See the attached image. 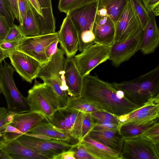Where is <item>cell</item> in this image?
I'll list each match as a JSON object with an SVG mask.
<instances>
[{
    "instance_id": "7c38bea8",
    "label": "cell",
    "mask_w": 159,
    "mask_h": 159,
    "mask_svg": "<svg viewBox=\"0 0 159 159\" xmlns=\"http://www.w3.org/2000/svg\"><path fill=\"white\" fill-rule=\"evenodd\" d=\"M115 43L124 41L143 30L130 0L115 25Z\"/></svg>"
},
{
    "instance_id": "8992f818",
    "label": "cell",
    "mask_w": 159,
    "mask_h": 159,
    "mask_svg": "<svg viewBox=\"0 0 159 159\" xmlns=\"http://www.w3.org/2000/svg\"><path fill=\"white\" fill-rule=\"evenodd\" d=\"M0 62V92L5 98L9 111L19 113L30 111L27 98L17 88L13 78L15 70L3 61Z\"/></svg>"
},
{
    "instance_id": "5bb4252c",
    "label": "cell",
    "mask_w": 159,
    "mask_h": 159,
    "mask_svg": "<svg viewBox=\"0 0 159 159\" xmlns=\"http://www.w3.org/2000/svg\"><path fill=\"white\" fill-rule=\"evenodd\" d=\"M142 32L143 30L131 39L123 42L114 43L111 46L109 60L111 61L114 66L119 67L139 50Z\"/></svg>"
},
{
    "instance_id": "8fae6325",
    "label": "cell",
    "mask_w": 159,
    "mask_h": 159,
    "mask_svg": "<svg viewBox=\"0 0 159 159\" xmlns=\"http://www.w3.org/2000/svg\"><path fill=\"white\" fill-rule=\"evenodd\" d=\"M58 39V32L32 36H25L16 48V50L25 53L43 65L49 60L46 50L52 43Z\"/></svg>"
},
{
    "instance_id": "ffe728a7",
    "label": "cell",
    "mask_w": 159,
    "mask_h": 159,
    "mask_svg": "<svg viewBox=\"0 0 159 159\" xmlns=\"http://www.w3.org/2000/svg\"><path fill=\"white\" fill-rule=\"evenodd\" d=\"M0 149L6 152L10 159H47L24 146L17 139L8 142L0 140Z\"/></svg>"
},
{
    "instance_id": "cb8c5ba5",
    "label": "cell",
    "mask_w": 159,
    "mask_h": 159,
    "mask_svg": "<svg viewBox=\"0 0 159 159\" xmlns=\"http://www.w3.org/2000/svg\"><path fill=\"white\" fill-rule=\"evenodd\" d=\"M129 0H98L97 13L107 16L115 25Z\"/></svg>"
},
{
    "instance_id": "277c9868",
    "label": "cell",
    "mask_w": 159,
    "mask_h": 159,
    "mask_svg": "<svg viewBox=\"0 0 159 159\" xmlns=\"http://www.w3.org/2000/svg\"><path fill=\"white\" fill-rule=\"evenodd\" d=\"M28 93L26 98L30 111L41 113L47 122L58 109L63 107L59 97L48 84L35 79L33 87Z\"/></svg>"
},
{
    "instance_id": "e0dca14e",
    "label": "cell",
    "mask_w": 159,
    "mask_h": 159,
    "mask_svg": "<svg viewBox=\"0 0 159 159\" xmlns=\"http://www.w3.org/2000/svg\"><path fill=\"white\" fill-rule=\"evenodd\" d=\"M95 43L111 46L115 43V24L107 16L97 13L93 28Z\"/></svg>"
},
{
    "instance_id": "6da1fadb",
    "label": "cell",
    "mask_w": 159,
    "mask_h": 159,
    "mask_svg": "<svg viewBox=\"0 0 159 159\" xmlns=\"http://www.w3.org/2000/svg\"><path fill=\"white\" fill-rule=\"evenodd\" d=\"M82 98L105 111L119 116L140 107L130 101L122 91L97 76L84 78Z\"/></svg>"
},
{
    "instance_id": "8d00e7d4",
    "label": "cell",
    "mask_w": 159,
    "mask_h": 159,
    "mask_svg": "<svg viewBox=\"0 0 159 159\" xmlns=\"http://www.w3.org/2000/svg\"><path fill=\"white\" fill-rule=\"evenodd\" d=\"M72 149L75 152V159H94L86 148L80 143L75 144Z\"/></svg>"
},
{
    "instance_id": "ab89813d",
    "label": "cell",
    "mask_w": 159,
    "mask_h": 159,
    "mask_svg": "<svg viewBox=\"0 0 159 159\" xmlns=\"http://www.w3.org/2000/svg\"><path fill=\"white\" fill-rule=\"evenodd\" d=\"M120 124L110 123H96L93 130L115 129H119Z\"/></svg>"
},
{
    "instance_id": "1f68e13d",
    "label": "cell",
    "mask_w": 159,
    "mask_h": 159,
    "mask_svg": "<svg viewBox=\"0 0 159 159\" xmlns=\"http://www.w3.org/2000/svg\"><path fill=\"white\" fill-rule=\"evenodd\" d=\"M23 39L13 41H0V62L3 61L6 58L9 57Z\"/></svg>"
},
{
    "instance_id": "d6986e66",
    "label": "cell",
    "mask_w": 159,
    "mask_h": 159,
    "mask_svg": "<svg viewBox=\"0 0 159 159\" xmlns=\"http://www.w3.org/2000/svg\"><path fill=\"white\" fill-rule=\"evenodd\" d=\"M65 77L69 96L80 97L84 84V77L74 62L73 57L66 58Z\"/></svg>"
},
{
    "instance_id": "2e32d148",
    "label": "cell",
    "mask_w": 159,
    "mask_h": 159,
    "mask_svg": "<svg viewBox=\"0 0 159 159\" xmlns=\"http://www.w3.org/2000/svg\"><path fill=\"white\" fill-rule=\"evenodd\" d=\"M159 110V99L152 98L143 106L118 116L120 125L129 122L143 124L152 121L158 116Z\"/></svg>"
},
{
    "instance_id": "7402d4cb",
    "label": "cell",
    "mask_w": 159,
    "mask_h": 159,
    "mask_svg": "<svg viewBox=\"0 0 159 159\" xmlns=\"http://www.w3.org/2000/svg\"><path fill=\"white\" fill-rule=\"evenodd\" d=\"M44 120L45 117L41 113L30 111L16 114L10 125L24 134L35 128Z\"/></svg>"
},
{
    "instance_id": "30bf717a",
    "label": "cell",
    "mask_w": 159,
    "mask_h": 159,
    "mask_svg": "<svg viewBox=\"0 0 159 159\" xmlns=\"http://www.w3.org/2000/svg\"><path fill=\"white\" fill-rule=\"evenodd\" d=\"M120 154L122 159H159L153 141L143 135L124 139Z\"/></svg>"
},
{
    "instance_id": "816d5d0a",
    "label": "cell",
    "mask_w": 159,
    "mask_h": 159,
    "mask_svg": "<svg viewBox=\"0 0 159 159\" xmlns=\"http://www.w3.org/2000/svg\"><path fill=\"white\" fill-rule=\"evenodd\" d=\"M154 145L159 156V142H154Z\"/></svg>"
},
{
    "instance_id": "4316f807",
    "label": "cell",
    "mask_w": 159,
    "mask_h": 159,
    "mask_svg": "<svg viewBox=\"0 0 159 159\" xmlns=\"http://www.w3.org/2000/svg\"><path fill=\"white\" fill-rule=\"evenodd\" d=\"M27 133L43 135L52 139L64 141L69 143L71 140L76 141L68 134L60 130L47 122H42L37 127Z\"/></svg>"
},
{
    "instance_id": "11a10c76",
    "label": "cell",
    "mask_w": 159,
    "mask_h": 159,
    "mask_svg": "<svg viewBox=\"0 0 159 159\" xmlns=\"http://www.w3.org/2000/svg\"><path fill=\"white\" fill-rule=\"evenodd\" d=\"M158 99H159V98H158ZM158 116H159V115H158Z\"/></svg>"
},
{
    "instance_id": "f907efd6",
    "label": "cell",
    "mask_w": 159,
    "mask_h": 159,
    "mask_svg": "<svg viewBox=\"0 0 159 159\" xmlns=\"http://www.w3.org/2000/svg\"><path fill=\"white\" fill-rule=\"evenodd\" d=\"M149 137L154 142H159V135L151 136Z\"/></svg>"
},
{
    "instance_id": "603a6c76",
    "label": "cell",
    "mask_w": 159,
    "mask_h": 159,
    "mask_svg": "<svg viewBox=\"0 0 159 159\" xmlns=\"http://www.w3.org/2000/svg\"><path fill=\"white\" fill-rule=\"evenodd\" d=\"M94 159H122L121 154L86 136L80 143Z\"/></svg>"
},
{
    "instance_id": "f5cc1de1",
    "label": "cell",
    "mask_w": 159,
    "mask_h": 159,
    "mask_svg": "<svg viewBox=\"0 0 159 159\" xmlns=\"http://www.w3.org/2000/svg\"><path fill=\"white\" fill-rule=\"evenodd\" d=\"M153 121L155 124L159 123V116L153 120Z\"/></svg>"
},
{
    "instance_id": "4fadbf2b",
    "label": "cell",
    "mask_w": 159,
    "mask_h": 159,
    "mask_svg": "<svg viewBox=\"0 0 159 159\" xmlns=\"http://www.w3.org/2000/svg\"><path fill=\"white\" fill-rule=\"evenodd\" d=\"M15 71L27 82L31 84L38 78L42 64L28 55L15 50L9 57Z\"/></svg>"
},
{
    "instance_id": "e575fe53",
    "label": "cell",
    "mask_w": 159,
    "mask_h": 159,
    "mask_svg": "<svg viewBox=\"0 0 159 159\" xmlns=\"http://www.w3.org/2000/svg\"><path fill=\"white\" fill-rule=\"evenodd\" d=\"M96 123L90 113H84L82 127L81 141L93 129Z\"/></svg>"
},
{
    "instance_id": "7a4b0ae2",
    "label": "cell",
    "mask_w": 159,
    "mask_h": 159,
    "mask_svg": "<svg viewBox=\"0 0 159 159\" xmlns=\"http://www.w3.org/2000/svg\"><path fill=\"white\" fill-rule=\"evenodd\" d=\"M132 102L141 107L159 94V65L134 79L111 83Z\"/></svg>"
},
{
    "instance_id": "9c48e42d",
    "label": "cell",
    "mask_w": 159,
    "mask_h": 159,
    "mask_svg": "<svg viewBox=\"0 0 159 159\" xmlns=\"http://www.w3.org/2000/svg\"><path fill=\"white\" fill-rule=\"evenodd\" d=\"M17 139L24 146L47 159H55L60 153L71 150L75 144L62 140L39 139L23 134Z\"/></svg>"
},
{
    "instance_id": "f6af8a7d",
    "label": "cell",
    "mask_w": 159,
    "mask_h": 159,
    "mask_svg": "<svg viewBox=\"0 0 159 159\" xmlns=\"http://www.w3.org/2000/svg\"><path fill=\"white\" fill-rule=\"evenodd\" d=\"M30 3L39 15V23H40L43 17L42 11L38 0H29Z\"/></svg>"
},
{
    "instance_id": "d6a6232c",
    "label": "cell",
    "mask_w": 159,
    "mask_h": 159,
    "mask_svg": "<svg viewBox=\"0 0 159 159\" xmlns=\"http://www.w3.org/2000/svg\"><path fill=\"white\" fill-rule=\"evenodd\" d=\"M0 15L6 20L11 27L14 24L15 16L8 0H0Z\"/></svg>"
},
{
    "instance_id": "f35d334b",
    "label": "cell",
    "mask_w": 159,
    "mask_h": 159,
    "mask_svg": "<svg viewBox=\"0 0 159 159\" xmlns=\"http://www.w3.org/2000/svg\"><path fill=\"white\" fill-rule=\"evenodd\" d=\"M11 27L6 20L0 15V41L5 39Z\"/></svg>"
},
{
    "instance_id": "b9f144b4",
    "label": "cell",
    "mask_w": 159,
    "mask_h": 159,
    "mask_svg": "<svg viewBox=\"0 0 159 159\" xmlns=\"http://www.w3.org/2000/svg\"><path fill=\"white\" fill-rule=\"evenodd\" d=\"M145 8L150 13L153 12L155 7L159 3V0H142Z\"/></svg>"
},
{
    "instance_id": "4dcf8cb0",
    "label": "cell",
    "mask_w": 159,
    "mask_h": 159,
    "mask_svg": "<svg viewBox=\"0 0 159 159\" xmlns=\"http://www.w3.org/2000/svg\"><path fill=\"white\" fill-rule=\"evenodd\" d=\"M130 0L143 30L148 20L150 13L145 8L142 0Z\"/></svg>"
},
{
    "instance_id": "d4e9b609",
    "label": "cell",
    "mask_w": 159,
    "mask_h": 159,
    "mask_svg": "<svg viewBox=\"0 0 159 159\" xmlns=\"http://www.w3.org/2000/svg\"><path fill=\"white\" fill-rule=\"evenodd\" d=\"M43 17L39 23L40 35L56 32L55 20L53 15L51 0H38Z\"/></svg>"
},
{
    "instance_id": "f546056e",
    "label": "cell",
    "mask_w": 159,
    "mask_h": 159,
    "mask_svg": "<svg viewBox=\"0 0 159 159\" xmlns=\"http://www.w3.org/2000/svg\"><path fill=\"white\" fill-rule=\"evenodd\" d=\"M98 0H59L58 8L61 12L67 14L69 11Z\"/></svg>"
},
{
    "instance_id": "484cf974",
    "label": "cell",
    "mask_w": 159,
    "mask_h": 159,
    "mask_svg": "<svg viewBox=\"0 0 159 159\" xmlns=\"http://www.w3.org/2000/svg\"><path fill=\"white\" fill-rule=\"evenodd\" d=\"M18 26L22 34L25 36L40 35L39 15L31 3L22 23Z\"/></svg>"
},
{
    "instance_id": "5b68a950",
    "label": "cell",
    "mask_w": 159,
    "mask_h": 159,
    "mask_svg": "<svg viewBox=\"0 0 159 159\" xmlns=\"http://www.w3.org/2000/svg\"><path fill=\"white\" fill-rule=\"evenodd\" d=\"M98 6V1L71 10L67 14L77 32L80 52L95 43V37L93 28Z\"/></svg>"
},
{
    "instance_id": "52a82bcc",
    "label": "cell",
    "mask_w": 159,
    "mask_h": 159,
    "mask_svg": "<svg viewBox=\"0 0 159 159\" xmlns=\"http://www.w3.org/2000/svg\"><path fill=\"white\" fill-rule=\"evenodd\" d=\"M111 46L95 43L86 48L73 59L75 65L83 77L99 64L109 60Z\"/></svg>"
},
{
    "instance_id": "7bdbcfd3",
    "label": "cell",
    "mask_w": 159,
    "mask_h": 159,
    "mask_svg": "<svg viewBox=\"0 0 159 159\" xmlns=\"http://www.w3.org/2000/svg\"><path fill=\"white\" fill-rule=\"evenodd\" d=\"M9 114L8 109L4 107L0 108V131L4 125L6 120Z\"/></svg>"
},
{
    "instance_id": "83f0119b",
    "label": "cell",
    "mask_w": 159,
    "mask_h": 159,
    "mask_svg": "<svg viewBox=\"0 0 159 159\" xmlns=\"http://www.w3.org/2000/svg\"><path fill=\"white\" fill-rule=\"evenodd\" d=\"M155 125L153 120L140 124L129 122L120 125L119 130L124 139L134 138L143 135Z\"/></svg>"
},
{
    "instance_id": "9a60e30c",
    "label": "cell",
    "mask_w": 159,
    "mask_h": 159,
    "mask_svg": "<svg viewBox=\"0 0 159 159\" xmlns=\"http://www.w3.org/2000/svg\"><path fill=\"white\" fill-rule=\"evenodd\" d=\"M58 32L59 42L66 57H73L79 49V38L76 30L68 14Z\"/></svg>"
},
{
    "instance_id": "60d3db41",
    "label": "cell",
    "mask_w": 159,
    "mask_h": 159,
    "mask_svg": "<svg viewBox=\"0 0 159 159\" xmlns=\"http://www.w3.org/2000/svg\"><path fill=\"white\" fill-rule=\"evenodd\" d=\"M59 43L58 40L57 39L52 43L47 48L45 52L46 55L49 60L55 53Z\"/></svg>"
},
{
    "instance_id": "bcb514c9",
    "label": "cell",
    "mask_w": 159,
    "mask_h": 159,
    "mask_svg": "<svg viewBox=\"0 0 159 159\" xmlns=\"http://www.w3.org/2000/svg\"><path fill=\"white\" fill-rule=\"evenodd\" d=\"M159 135V123L155 125L146 132L143 135L150 137Z\"/></svg>"
},
{
    "instance_id": "836d02e7",
    "label": "cell",
    "mask_w": 159,
    "mask_h": 159,
    "mask_svg": "<svg viewBox=\"0 0 159 159\" xmlns=\"http://www.w3.org/2000/svg\"><path fill=\"white\" fill-rule=\"evenodd\" d=\"M96 123H110L120 124L118 116L105 111L90 113Z\"/></svg>"
},
{
    "instance_id": "ac0fdd59",
    "label": "cell",
    "mask_w": 159,
    "mask_h": 159,
    "mask_svg": "<svg viewBox=\"0 0 159 159\" xmlns=\"http://www.w3.org/2000/svg\"><path fill=\"white\" fill-rule=\"evenodd\" d=\"M153 12L144 29L141 37L139 50L144 55L154 52L159 45V28Z\"/></svg>"
},
{
    "instance_id": "3957f363",
    "label": "cell",
    "mask_w": 159,
    "mask_h": 159,
    "mask_svg": "<svg viewBox=\"0 0 159 159\" xmlns=\"http://www.w3.org/2000/svg\"><path fill=\"white\" fill-rule=\"evenodd\" d=\"M64 50L57 48L55 53L49 61L43 65L38 78L51 85L59 97L63 107L66 106L69 96L65 77L66 58Z\"/></svg>"
},
{
    "instance_id": "d590c367",
    "label": "cell",
    "mask_w": 159,
    "mask_h": 159,
    "mask_svg": "<svg viewBox=\"0 0 159 159\" xmlns=\"http://www.w3.org/2000/svg\"><path fill=\"white\" fill-rule=\"evenodd\" d=\"M25 36L22 33L18 26L13 24L5 39L0 41H13L23 39Z\"/></svg>"
},
{
    "instance_id": "74e56055",
    "label": "cell",
    "mask_w": 159,
    "mask_h": 159,
    "mask_svg": "<svg viewBox=\"0 0 159 159\" xmlns=\"http://www.w3.org/2000/svg\"><path fill=\"white\" fill-rule=\"evenodd\" d=\"M30 3L29 0H18L19 17L18 21L21 24L25 17Z\"/></svg>"
},
{
    "instance_id": "ba28073f",
    "label": "cell",
    "mask_w": 159,
    "mask_h": 159,
    "mask_svg": "<svg viewBox=\"0 0 159 159\" xmlns=\"http://www.w3.org/2000/svg\"><path fill=\"white\" fill-rule=\"evenodd\" d=\"M84 113L66 107L58 109L48 122L68 134L74 140L80 143Z\"/></svg>"
},
{
    "instance_id": "ee69618b",
    "label": "cell",
    "mask_w": 159,
    "mask_h": 159,
    "mask_svg": "<svg viewBox=\"0 0 159 159\" xmlns=\"http://www.w3.org/2000/svg\"><path fill=\"white\" fill-rule=\"evenodd\" d=\"M75 153L74 151L72 148L59 154L55 159H75L74 156Z\"/></svg>"
},
{
    "instance_id": "db71d44e",
    "label": "cell",
    "mask_w": 159,
    "mask_h": 159,
    "mask_svg": "<svg viewBox=\"0 0 159 159\" xmlns=\"http://www.w3.org/2000/svg\"><path fill=\"white\" fill-rule=\"evenodd\" d=\"M157 98H159V94L158 95V97H157Z\"/></svg>"
},
{
    "instance_id": "c3c4849f",
    "label": "cell",
    "mask_w": 159,
    "mask_h": 159,
    "mask_svg": "<svg viewBox=\"0 0 159 159\" xmlns=\"http://www.w3.org/2000/svg\"><path fill=\"white\" fill-rule=\"evenodd\" d=\"M0 159H10V158L6 152L0 149Z\"/></svg>"
},
{
    "instance_id": "f1b7e54d",
    "label": "cell",
    "mask_w": 159,
    "mask_h": 159,
    "mask_svg": "<svg viewBox=\"0 0 159 159\" xmlns=\"http://www.w3.org/2000/svg\"><path fill=\"white\" fill-rule=\"evenodd\" d=\"M66 107L84 113H91L98 111H103L96 106L81 97L69 96Z\"/></svg>"
},
{
    "instance_id": "681fc988",
    "label": "cell",
    "mask_w": 159,
    "mask_h": 159,
    "mask_svg": "<svg viewBox=\"0 0 159 159\" xmlns=\"http://www.w3.org/2000/svg\"><path fill=\"white\" fill-rule=\"evenodd\" d=\"M153 12L155 16H159V3L155 7Z\"/></svg>"
},
{
    "instance_id": "44dd1931",
    "label": "cell",
    "mask_w": 159,
    "mask_h": 159,
    "mask_svg": "<svg viewBox=\"0 0 159 159\" xmlns=\"http://www.w3.org/2000/svg\"><path fill=\"white\" fill-rule=\"evenodd\" d=\"M88 135L91 138L120 154L124 138L120 134L119 129L99 130H92Z\"/></svg>"
},
{
    "instance_id": "7dc6e473",
    "label": "cell",
    "mask_w": 159,
    "mask_h": 159,
    "mask_svg": "<svg viewBox=\"0 0 159 159\" xmlns=\"http://www.w3.org/2000/svg\"><path fill=\"white\" fill-rule=\"evenodd\" d=\"M15 16L16 19L19 20V13L18 8V0H8Z\"/></svg>"
}]
</instances>
